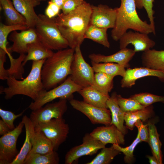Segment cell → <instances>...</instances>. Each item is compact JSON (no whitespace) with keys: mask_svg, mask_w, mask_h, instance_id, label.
Here are the masks:
<instances>
[{"mask_svg":"<svg viewBox=\"0 0 164 164\" xmlns=\"http://www.w3.org/2000/svg\"><path fill=\"white\" fill-rule=\"evenodd\" d=\"M92 12L91 5L84 1L72 11L67 14H59L56 18L59 29L70 48L75 49L80 46L85 39Z\"/></svg>","mask_w":164,"mask_h":164,"instance_id":"obj_1","label":"cell"},{"mask_svg":"<svg viewBox=\"0 0 164 164\" xmlns=\"http://www.w3.org/2000/svg\"><path fill=\"white\" fill-rule=\"evenodd\" d=\"M74 51L70 48L58 50L46 59L41 71L44 89L49 90L57 86L70 74Z\"/></svg>","mask_w":164,"mask_h":164,"instance_id":"obj_2","label":"cell"},{"mask_svg":"<svg viewBox=\"0 0 164 164\" xmlns=\"http://www.w3.org/2000/svg\"><path fill=\"white\" fill-rule=\"evenodd\" d=\"M46 59L32 61L31 70L25 78L19 80L14 76L7 79V87H1L0 94L4 93L5 99L12 98L17 95H23L36 100L44 90L41 78L42 66Z\"/></svg>","mask_w":164,"mask_h":164,"instance_id":"obj_3","label":"cell"},{"mask_svg":"<svg viewBox=\"0 0 164 164\" xmlns=\"http://www.w3.org/2000/svg\"><path fill=\"white\" fill-rule=\"evenodd\" d=\"M120 6L118 8L117 17L114 27L111 31V36L115 41L128 29L149 34H155L151 25L141 19L137 14L135 0H121Z\"/></svg>","mask_w":164,"mask_h":164,"instance_id":"obj_4","label":"cell"},{"mask_svg":"<svg viewBox=\"0 0 164 164\" xmlns=\"http://www.w3.org/2000/svg\"><path fill=\"white\" fill-rule=\"evenodd\" d=\"M39 18L34 28L39 41L52 50L68 48V42L61 34L56 18H50L46 15H38Z\"/></svg>","mask_w":164,"mask_h":164,"instance_id":"obj_5","label":"cell"},{"mask_svg":"<svg viewBox=\"0 0 164 164\" xmlns=\"http://www.w3.org/2000/svg\"><path fill=\"white\" fill-rule=\"evenodd\" d=\"M83 88L75 83L69 76L61 84L50 90H44L29 106L32 111L40 108L57 98H64L69 100L73 94Z\"/></svg>","mask_w":164,"mask_h":164,"instance_id":"obj_6","label":"cell"},{"mask_svg":"<svg viewBox=\"0 0 164 164\" xmlns=\"http://www.w3.org/2000/svg\"><path fill=\"white\" fill-rule=\"evenodd\" d=\"M94 73L92 67L84 59L80 46L77 47L69 76L75 83L84 88L93 85Z\"/></svg>","mask_w":164,"mask_h":164,"instance_id":"obj_7","label":"cell"},{"mask_svg":"<svg viewBox=\"0 0 164 164\" xmlns=\"http://www.w3.org/2000/svg\"><path fill=\"white\" fill-rule=\"evenodd\" d=\"M35 128L44 133L52 142L55 151L66 140L69 131V126L63 118H54L40 123L35 126Z\"/></svg>","mask_w":164,"mask_h":164,"instance_id":"obj_8","label":"cell"},{"mask_svg":"<svg viewBox=\"0 0 164 164\" xmlns=\"http://www.w3.org/2000/svg\"><path fill=\"white\" fill-rule=\"evenodd\" d=\"M67 100L61 98L54 103H48L43 106L32 111L29 118L34 125L48 121L54 118H63L67 109Z\"/></svg>","mask_w":164,"mask_h":164,"instance_id":"obj_9","label":"cell"},{"mask_svg":"<svg viewBox=\"0 0 164 164\" xmlns=\"http://www.w3.org/2000/svg\"><path fill=\"white\" fill-rule=\"evenodd\" d=\"M24 124L20 122L15 128L0 138V164H11L19 152L16 148L17 140Z\"/></svg>","mask_w":164,"mask_h":164,"instance_id":"obj_10","label":"cell"},{"mask_svg":"<svg viewBox=\"0 0 164 164\" xmlns=\"http://www.w3.org/2000/svg\"><path fill=\"white\" fill-rule=\"evenodd\" d=\"M69 102L74 109L85 115L93 124H101L106 126L111 125V113L109 109L97 107L84 101L73 98L70 100Z\"/></svg>","mask_w":164,"mask_h":164,"instance_id":"obj_11","label":"cell"},{"mask_svg":"<svg viewBox=\"0 0 164 164\" xmlns=\"http://www.w3.org/2000/svg\"><path fill=\"white\" fill-rule=\"evenodd\" d=\"M106 145L93 138L90 134L87 133L83 139V143L71 148L65 157V164H72L80 157L92 155L105 147Z\"/></svg>","mask_w":164,"mask_h":164,"instance_id":"obj_12","label":"cell"},{"mask_svg":"<svg viewBox=\"0 0 164 164\" xmlns=\"http://www.w3.org/2000/svg\"><path fill=\"white\" fill-rule=\"evenodd\" d=\"M92 12L90 24L96 27L108 29L115 26L118 8H112L106 5H91Z\"/></svg>","mask_w":164,"mask_h":164,"instance_id":"obj_13","label":"cell"},{"mask_svg":"<svg viewBox=\"0 0 164 164\" xmlns=\"http://www.w3.org/2000/svg\"><path fill=\"white\" fill-rule=\"evenodd\" d=\"M8 38L13 42L12 46L8 48V51L19 54H26L28 45L39 41L34 28H29L20 32L14 31L10 33Z\"/></svg>","mask_w":164,"mask_h":164,"instance_id":"obj_14","label":"cell"},{"mask_svg":"<svg viewBox=\"0 0 164 164\" xmlns=\"http://www.w3.org/2000/svg\"><path fill=\"white\" fill-rule=\"evenodd\" d=\"M148 35L137 31L127 32L119 40L120 49L126 48L128 44H131L134 46V50L135 52L149 50L153 48L155 43L149 38Z\"/></svg>","mask_w":164,"mask_h":164,"instance_id":"obj_15","label":"cell"},{"mask_svg":"<svg viewBox=\"0 0 164 164\" xmlns=\"http://www.w3.org/2000/svg\"><path fill=\"white\" fill-rule=\"evenodd\" d=\"M90 134L94 138L106 145L125 143V135L113 124L97 127Z\"/></svg>","mask_w":164,"mask_h":164,"instance_id":"obj_16","label":"cell"},{"mask_svg":"<svg viewBox=\"0 0 164 164\" xmlns=\"http://www.w3.org/2000/svg\"><path fill=\"white\" fill-rule=\"evenodd\" d=\"M135 53L134 50L125 48L112 55L105 56L93 53L90 54L88 57L91 62L96 63H115L125 68H128L130 66L129 63Z\"/></svg>","mask_w":164,"mask_h":164,"instance_id":"obj_17","label":"cell"},{"mask_svg":"<svg viewBox=\"0 0 164 164\" xmlns=\"http://www.w3.org/2000/svg\"><path fill=\"white\" fill-rule=\"evenodd\" d=\"M148 76L157 77L164 80V72L154 70L145 67L128 68L125 75L121 81L122 88H129L135 85L136 81L139 78Z\"/></svg>","mask_w":164,"mask_h":164,"instance_id":"obj_18","label":"cell"},{"mask_svg":"<svg viewBox=\"0 0 164 164\" xmlns=\"http://www.w3.org/2000/svg\"><path fill=\"white\" fill-rule=\"evenodd\" d=\"M17 10L25 18L29 28H34L39 18L34 8L39 5V0H11Z\"/></svg>","mask_w":164,"mask_h":164,"instance_id":"obj_19","label":"cell"},{"mask_svg":"<svg viewBox=\"0 0 164 164\" xmlns=\"http://www.w3.org/2000/svg\"><path fill=\"white\" fill-rule=\"evenodd\" d=\"M22 121L24 124L26 136L23 144L16 158L11 164H23L32 147L35 133V126L29 117L24 115Z\"/></svg>","mask_w":164,"mask_h":164,"instance_id":"obj_20","label":"cell"},{"mask_svg":"<svg viewBox=\"0 0 164 164\" xmlns=\"http://www.w3.org/2000/svg\"><path fill=\"white\" fill-rule=\"evenodd\" d=\"M117 95L116 92L112 93L107 102V105L111 112V125H115L125 135L127 132V128L124 125V117L126 113L121 110L118 104Z\"/></svg>","mask_w":164,"mask_h":164,"instance_id":"obj_21","label":"cell"},{"mask_svg":"<svg viewBox=\"0 0 164 164\" xmlns=\"http://www.w3.org/2000/svg\"><path fill=\"white\" fill-rule=\"evenodd\" d=\"M78 92L85 102L97 107L108 108L107 102L110 97L109 95L102 94L92 86L84 87Z\"/></svg>","mask_w":164,"mask_h":164,"instance_id":"obj_22","label":"cell"},{"mask_svg":"<svg viewBox=\"0 0 164 164\" xmlns=\"http://www.w3.org/2000/svg\"><path fill=\"white\" fill-rule=\"evenodd\" d=\"M142 59L144 67L164 72V50L150 49L144 51Z\"/></svg>","mask_w":164,"mask_h":164,"instance_id":"obj_23","label":"cell"},{"mask_svg":"<svg viewBox=\"0 0 164 164\" xmlns=\"http://www.w3.org/2000/svg\"><path fill=\"white\" fill-rule=\"evenodd\" d=\"M52 50L44 46L39 41L28 45L27 55L22 63L24 66L29 60L37 61L46 59L53 54Z\"/></svg>","mask_w":164,"mask_h":164,"instance_id":"obj_24","label":"cell"},{"mask_svg":"<svg viewBox=\"0 0 164 164\" xmlns=\"http://www.w3.org/2000/svg\"><path fill=\"white\" fill-rule=\"evenodd\" d=\"M35 129L32 147L29 155L38 153L47 154L53 152V147L50 140L41 131Z\"/></svg>","mask_w":164,"mask_h":164,"instance_id":"obj_25","label":"cell"},{"mask_svg":"<svg viewBox=\"0 0 164 164\" xmlns=\"http://www.w3.org/2000/svg\"><path fill=\"white\" fill-rule=\"evenodd\" d=\"M1 8L8 25H24L26 23L25 18L14 7L11 0H0Z\"/></svg>","mask_w":164,"mask_h":164,"instance_id":"obj_26","label":"cell"},{"mask_svg":"<svg viewBox=\"0 0 164 164\" xmlns=\"http://www.w3.org/2000/svg\"><path fill=\"white\" fill-rule=\"evenodd\" d=\"M153 107L151 105L141 110L126 112L124 117L126 127L132 130L137 120H141L142 122L146 121L153 116Z\"/></svg>","mask_w":164,"mask_h":164,"instance_id":"obj_27","label":"cell"},{"mask_svg":"<svg viewBox=\"0 0 164 164\" xmlns=\"http://www.w3.org/2000/svg\"><path fill=\"white\" fill-rule=\"evenodd\" d=\"M148 125L149 133L148 143L151 148L152 155L156 157L159 164H162L163 155L161 150L162 144L159 138L160 135L154 123L149 121Z\"/></svg>","mask_w":164,"mask_h":164,"instance_id":"obj_28","label":"cell"},{"mask_svg":"<svg viewBox=\"0 0 164 164\" xmlns=\"http://www.w3.org/2000/svg\"><path fill=\"white\" fill-rule=\"evenodd\" d=\"M94 73H102L114 77L116 76L124 77L125 73V67L113 63H96L91 62Z\"/></svg>","mask_w":164,"mask_h":164,"instance_id":"obj_29","label":"cell"},{"mask_svg":"<svg viewBox=\"0 0 164 164\" xmlns=\"http://www.w3.org/2000/svg\"><path fill=\"white\" fill-rule=\"evenodd\" d=\"M114 77L102 73H95L92 86L102 94L109 95L113 87Z\"/></svg>","mask_w":164,"mask_h":164,"instance_id":"obj_30","label":"cell"},{"mask_svg":"<svg viewBox=\"0 0 164 164\" xmlns=\"http://www.w3.org/2000/svg\"><path fill=\"white\" fill-rule=\"evenodd\" d=\"M60 158L56 151L47 154L34 153L28 155L23 164H58Z\"/></svg>","mask_w":164,"mask_h":164,"instance_id":"obj_31","label":"cell"},{"mask_svg":"<svg viewBox=\"0 0 164 164\" xmlns=\"http://www.w3.org/2000/svg\"><path fill=\"white\" fill-rule=\"evenodd\" d=\"M107 30L90 24L85 32V39H90L109 48L110 44L108 39Z\"/></svg>","mask_w":164,"mask_h":164,"instance_id":"obj_32","label":"cell"},{"mask_svg":"<svg viewBox=\"0 0 164 164\" xmlns=\"http://www.w3.org/2000/svg\"><path fill=\"white\" fill-rule=\"evenodd\" d=\"M26 25H6L2 23L0 24V49L6 52L8 56L11 54L8 50L7 46L8 43L7 38L9 34L14 31H22L28 29Z\"/></svg>","mask_w":164,"mask_h":164,"instance_id":"obj_33","label":"cell"},{"mask_svg":"<svg viewBox=\"0 0 164 164\" xmlns=\"http://www.w3.org/2000/svg\"><path fill=\"white\" fill-rule=\"evenodd\" d=\"M120 152L112 145L109 148L104 147L92 161L86 164H109Z\"/></svg>","mask_w":164,"mask_h":164,"instance_id":"obj_34","label":"cell"},{"mask_svg":"<svg viewBox=\"0 0 164 164\" xmlns=\"http://www.w3.org/2000/svg\"><path fill=\"white\" fill-rule=\"evenodd\" d=\"M26 56L25 54H20L16 59L14 58L12 55L9 56L10 63V67L7 69L9 77L14 76L17 79H24L22 75L24 72V69L22 63Z\"/></svg>","mask_w":164,"mask_h":164,"instance_id":"obj_35","label":"cell"},{"mask_svg":"<svg viewBox=\"0 0 164 164\" xmlns=\"http://www.w3.org/2000/svg\"><path fill=\"white\" fill-rule=\"evenodd\" d=\"M145 107L157 102L164 103V96L154 95L148 93L135 94L130 97Z\"/></svg>","mask_w":164,"mask_h":164,"instance_id":"obj_36","label":"cell"},{"mask_svg":"<svg viewBox=\"0 0 164 164\" xmlns=\"http://www.w3.org/2000/svg\"><path fill=\"white\" fill-rule=\"evenodd\" d=\"M117 101L119 107L125 113L136 111L146 107L133 99L130 97L124 98L120 95H117Z\"/></svg>","mask_w":164,"mask_h":164,"instance_id":"obj_37","label":"cell"},{"mask_svg":"<svg viewBox=\"0 0 164 164\" xmlns=\"http://www.w3.org/2000/svg\"><path fill=\"white\" fill-rule=\"evenodd\" d=\"M141 142L139 134L138 132L136 138L129 146L123 148L116 144H113L112 145L115 149L123 153L125 155L124 161L125 162L129 164L132 163L134 160L133 152L135 148Z\"/></svg>","mask_w":164,"mask_h":164,"instance_id":"obj_38","label":"cell"},{"mask_svg":"<svg viewBox=\"0 0 164 164\" xmlns=\"http://www.w3.org/2000/svg\"><path fill=\"white\" fill-rule=\"evenodd\" d=\"M136 7L138 9L143 8L145 10L149 19L150 24L155 31L154 17V11L153 9L154 0H135Z\"/></svg>","mask_w":164,"mask_h":164,"instance_id":"obj_39","label":"cell"},{"mask_svg":"<svg viewBox=\"0 0 164 164\" xmlns=\"http://www.w3.org/2000/svg\"><path fill=\"white\" fill-rule=\"evenodd\" d=\"M24 111L18 114H15L13 112L0 108V116L2 120L7 125L11 131L15 128L14 122L15 120L21 116Z\"/></svg>","mask_w":164,"mask_h":164,"instance_id":"obj_40","label":"cell"},{"mask_svg":"<svg viewBox=\"0 0 164 164\" xmlns=\"http://www.w3.org/2000/svg\"><path fill=\"white\" fill-rule=\"evenodd\" d=\"M138 129L141 141L148 142L149 133L148 124L144 125L141 120L137 121L135 124Z\"/></svg>","mask_w":164,"mask_h":164,"instance_id":"obj_41","label":"cell"},{"mask_svg":"<svg viewBox=\"0 0 164 164\" xmlns=\"http://www.w3.org/2000/svg\"><path fill=\"white\" fill-rule=\"evenodd\" d=\"M84 1V0H65L61 9L62 13L67 14L70 12L76 9Z\"/></svg>","mask_w":164,"mask_h":164,"instance_id":"obj_42","label":"cell"},{"mask_svg":"<svg viewBox=\"0 0 164 164\" xmlns=\"http://www.w3.org/2000/svg\"><path fill=\"white\" fill-rule=\"evenodd\" d=\"M6 54L5 51L0 49V79L3 80H6L9 77L8 70H6L4 67Z\"/></svg>","mask_w":164,"mask_h":164,"instance_id":"obj_43","label":"cell"},{"mask_svg":"<svg viewBox=\"0 0 164 164\" xmlns=\"http://www.w3.org/2000/svg\"><path fill=\"white\" fill-rule=\"evenodd\" d=\"M60 7L57 5L50 1L48 2V5L45 10V15L50 18H52L58 15L59 14Z\"/></svg>","mask_w":164,"mask_h":164,"instance_id":"obj_44","label":"cell"},{"mask_svg":"<svg viewBox=\"0 0 164 164\" xmlns=\"http://www.w3.org/2000/svg\"><path fill=\"white\" fill-rule=\"evenodd\" d=\"M11 131L7 125L2 119H0V135L3 136Z\"/></svg>","mask_w":164,"mask_h":164,"instance_id":"obj_45","label":"cell"},{"mask_svg":"<svg viewBox=\"0 0 164 164\" xmlns=\"http://www.w3.org/2000/svg\"><path fill=\"white\" fill-rule=\"evenodd\" d=\"M147 158L149 159V162L151 164H159L158 162L156 157L153 155L152 156L147 155Z\"/></svg>","mask_w":164,"mask_h":164,"instance_id":"obj_46","label":"cell"},{"mask_svg":"<svg viewBox=\"0 0 164 164\" xmlns=\"http://www.w3.org/2000/svg\"><path fill=\"white\" fill-rule=\"evenodd\" d=\"M50 1L57 5L60 7L61 9L65 0H50Z\"/></svg>","mask_w":164,"mask_h":164,"instance_id":"obj_47","label":"cell"},{"mask_svg":"<svg viewBox=\"0 0 164 164\" xmlns=\"http://www.w3.org/2000/svg\"><path fill=\"white\" fill-rule=\"evenodd\" d=\"M40 1H44L46 0H39Z\"/></svg>","mask_w":164,"mask_h":164,"instance_id":"obj_48","label":"cell"}]
</instances>
